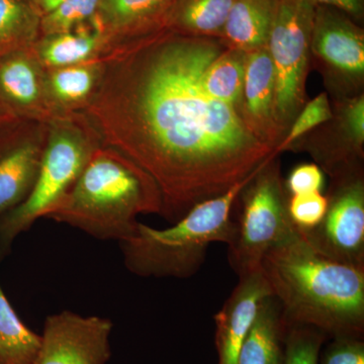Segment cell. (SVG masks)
I'll list each match as a JSON object with an SVG mask.
<instances>
[{"label": "cell", "instance_id": "obj_12", "mask_svg": "<svg viewBox=\"0 0 364 364\" xmlns=\"http://www.w3.org/2000/svg\"><path fill=\"white\" fill-rule=\"evenodd\" d=\"M174 0H100L92 28L102 38L107 54L128 44L164 30L165 20Z\"/></svg>", "mask_w": 364, "mask_h": 364}, {"label": "cell", "instance_id": "obj_16", "mask_svg": "<svg viewBox=\"0 0 364 364\" xmlns=\"http://www.w3.org/2000/svg\"><path fill=\"white\" fill-rule=\"evenodd\" d=\"M104 72V57L85 63L46 69V90L58 114L81 112L97 92Z\"/></svg>", "mask_w": 364, "mask_h": 364}, {"label": "cell", "instance_id": "obj_24", "mask_svg": "<svg viewBox=\"0 0 364 364\" xmlns=\"http://www.w3.org/2000/svg\"><path fill=\"white\" fill-rule=\"evenodd\" d=\"M100 0H65L41 21V36L71 32L95 16Z\"/></svg>", "mask_w": 364, "mask_h": 364}, {"label": "cell", "instance_id": "obj_3", "mask_svg": "<svg viewBox=\"0 0 364 364\" xmlns=\"http://www.w3.org/2000/svg\"><path fill=\"white\" fill-rule=\"evenodd\" d=\"M156 182L128 157L107 146L92 153L77 181L46 219L98 240L131 238L140 215H161Z\"/></svg>", "mask_w": 364, "mask_h": 364}, {"label": "cell", "instance_id": "obj_15", "mask_svg": "<svg viewBox=\"0 0 364 364\" xmlns=\"http://www.w3.org/2000/svg\"><path fill=\"white\" fill-rule=\"evenodd\" d=\"M48 123L28 122L20 138L0 154V217L33 191L47 141Z\"/></svg>", "mask_w": 364, "mask_h": 364}, {"label": "cell", "instance_id": "obj_2", "mask_svg": "<svg viewBox=\"0 0 364 364\" xmlns=\"http://www.w3.org/2000/svg\"><path fill=\"white\" fill-rule=\"evenodd\" d=\"M261 272L287 327L313 328L327 338H363L364 267L324 257L299 232L264 256Z\"/></svg>", "mask_w": 364, "mask_h": 364}, {"label": "cell", "instance_id": "obj_14", "mask_svg": "<svg viewBox=\"0 0 364 364\" xmlns=\"http://www.w3.org/2000/svg\"><path fill=\"white\" fill-rule=\"evenodd\" d=\"M269 296L272 293L261 269L239 277L238 284L214 317L219 364H237L258 308Z\"/></svg>", "mask_w": 364, "mask_h": 364}, {"label": "cell", "instance_id": "obj_8", "mask_svg": "<svg viewBox=\"0 0 364 364\" xmlns=\"http://www.w3.org/2000/svg\"><path fill=\"white\" fill-rule=\"evenodd\" d=\"M324 218L310 231L299 233L324 257L364 267V181L360 167L332 177Z\"/></svg>", "mask_w": 364, "mask_h": 364}, {"label": "cell", "instance_id": "obj_7", "mask_svg": "<svg viewBox=\"0 0 364 364\" xmlns=\"http://www.w3.org/2000/svg\"><path fill=\"white\" fill-rule=\"evenodd\" d=\"M316 4L279 0L267 48L274 68V114L284 136L306 102Z\"/></svg>", "mask_w": 364, "mask_h": 364}, {"label": "cell", "instance_id": "obj_19", "mask_svg": "<svg viewBox=\"0 0 364 364\" xmlns=\"http://www.w3.org/2000/svg\"><path fill=\"white\" fill-rule=\"evenodd\" d=\"M279 0H235L221 38L228 48L248 53L267 47Z\"/></svg>", "mask_w": 364, "mask_h": 364}, {"label": "cell", "instance_id": "obj_10", "mask_svg": "<svg viewBox=\"0 0 364 364\" xmlns=\"http://www.w3.org/2000/svg\"><path fill=\"white\" fill-rule=\"evenodd\" d=\"M312 52L336 77L352 85L363 82V31L348 14L331 6H316Z\"/></svg>", "mask_w": 364, "mask_h": 364}, {"label": "cell", "instance_id": "obj_28", "mask_svg": "<svg viewBox=\"0 0 364 364\" xmlns=\"http://www.w3.org/2000/svg\"><path fill=\"white\" fill-rule=\"evenodd\" d=\"M342 129L346 138V145L351 157L360 162L363 156L364 143V97L363 95L349 100L344 105L341 114Z\"/></svg>", "mask_w": 364, "mask_h": 364}, {"label": "cell", "instance_id": "obj_23", "mask_svg": "<svg viewBox=\"0 0 364 364\" xmlns=\"http://www.w3.org/2000/svg\"><path fill=\"white\" fill-rule=\"evenodd\" d=\"M41 335L23 324L0 287V364H33Z\"/></svg>", "mask_w": 364, "mask_h": 364}, {"label": "cell", "instance_id": "obj_9", "mask_svg": "<svg viewBox=\"0 0 364 364\" xmlns=\"http://www.w3.org/2000/svg\"><path fill=\"white\" fill-rule=\"evenodd\" d=\"M114 324L100 316L72 311L48 316L33 364H107Z\"/></svg>", "mask_w": 364, "mask_h": 364}, {"label": "cell", "instance_id": "obj_29", "mask_svg": "<svg viewBox=\"0 0 364 364\" xmlns=\"http://www.w3.org/2000/svg\"><path fill=\"white\" fill-rule=\"evenodd\" d=\"M318 356V364H364L363 338L336 337Z\"/></svg>", "mask_w": 364, "mask_h": 364}, {"label": "cell", "instance_id": "obj_26", "mask_svg": "<svg viewBox=\"0 0 364 364\" xmlns=\"http://www.w3.org/2000/svg\"><path fill=\"white\" fill-rule=\"evenodd\" d=\"M331 105L326 93H321L310 102L304 105L301 111L289 127L287 135L277 148V153L289 149L301 136L306 135L316 127L332 119Z\"/></svg>", "mask_w": 364, "mask_h": 364}, {"label": "cell", "instance_id": "obj_11", "mask_svg": "<svg viewBox=\"0 0 364 364\" xmlns=\"http://www.w3.org/2000/svg\"><path fill=\"white\" fill-rule=\"evenodd\" d=\"M0 107L26 122L49 123L61 116L46 90V69L33 47L0 56Z\"/></svg>", "mask_w": 364, "mask_h": 364}, {"label": "cell", "instance_id": "obj_4", "mask_svg": "<svg viewBox=\"0 0 364 364\" xmlns=\"http://www.w3.org/2000/svg\"><path fill=\"white\" fill-rule=\"evenodd\" d=\"M258 169L222 195L193 205L172 227L154 229L139 222L135 234L119 243L124 267L148 279H183L195 275L212 244L228 245L233 238L235 203Z\"/></svg>", "mask_w": 364, "mask_h": 364}, {"label": "cell", "instance_id": "obj_22", "mask_svg": "<svg viewBox=\"0 0 364 364\" xmlns=\"http://www.w3.org/2000/svg\"><path fill=\"white\" fill-rule=\"evenodd\" d=\"M246 53L234 48L224 50L207 67L203 76V85L210 97L236 107L239 112L244 77Z\"/></svg>", "mask_w": 364, "mask_h": 364}, {"label": "cell", "instance_id": "obj_21", "mask_svg": "<svg viewBox=\"0 0 364 364\" xmlns=\"http://www.w3.org/2000/svg\"><path fill=\"white\" fill-rule=\"evenodd\" d=\"M41 21L33 0H0V56L32 48L41 37Z\"/></svg>", "mask_w": 364, "mask_h": 364}, {"label": "cell", "instance_id": "obj_13", "mask_svg": "<svg viewBox=\"0 0 364 364\" xmlns=\"http://www.w3.org/2000/svg\"><path fill=\"white\" fill-rule=\"evenodd\" d=\"M275 76L267 47L246 53L239 114L256 138L277 150L284 135L274 114Z\"/></svg>", "mask_w": 364, "mask_h": 364}, {"label": "cell", "instance_id": "obj_30", "mask_svg": "<svg viewBox=\"0 0 364 364\" xmlns=\"http://www.w3.org/2000/svg\"><path fill=\"white\" fill-rule=\"evenodd\" d=\"M323 186H324L323 169L313 163H306V164L296 166L284 182V188L289 196L321 193Z\"/></svg>", "mask_w": 364, "mask_h": 364}, {"label": "cell", "instance_id": "obj_5", "mask_svg": "<svg viewBox=\"0 0 364 364\" xmlns=\"http://www.w3.org/2000/svg\"><path fill=\"white\" fill-rule=\"evenodd\" d=\"M102 145L82 112L61 114L48 123L37 181L18 207L0 217V247L47 217L68 195L95 149Z\"/></svg>", "mask_w": 364, "mask_h": 364}, {"label": "cell", "instance_id": "obj_27", "mask_svg": "<svg viewBox=\"0 0 364 364\" xmlns=\"http://www.w3.org/2000/svg\"><path fill=\"white\" fill-rule=\"evenodd\" d=\"M328 207L327 196L322 193L289 196L287 210L299 233L310 231L320 224Z\"/></svg>", "mask_w": 364, "mask_h": 364}, {"label": "cell", "instance_id": "obj_6", "mask_svg": "<svg viewBox=\"0 0 364 364\" xmlns=\"http://www.w3.org/2000/svg\"><path fill=\"white\" fill-rule=\"evenodd\" d=\"M279 155L268 159L242 189L233 215L234 234L228 244V259L238 277L261 269L270 250L299 234L287 210V196L282 178Z\"/></svg>", "mask_w": 364, "mask_h": 364}, {"label": "cell", "instance_id": "obj_25", "mask_svg": "<svg viewBox=\"0 0 364 364\" xmlns=\"http://www.w3.org/2000/svg\"><path fill=\"white\" fill-rule=\"evenodd\" d=\"M327 336L313 328L289 326L286 337L284 364H318Z\"/></svg>", "mask_w": 364, "mask_h": 364}, {"label": "cell", "instance_id": "obj_31", "mask_svg": "<svg viewBox=\"0 0 364 364\" xmlns=\"http://www.w3.org/2000/svg\"><path fill=\"white\" fill-rule=\"evenodd\" d=\"M316 6H331L348 14L350 18H359L363 14V0H311Z\"/></svg>", "mask_w": 364, "mask_h": 364}, {"label": "cell", "instance_id": "obj_20", "mask_svg": "<svg viewBox=\"0 0 364 364\" xmlns=\"http://www.w3.org/2000/svg\"><path fill=\"white\" fill-rule=\"evenodd\" d=\"M235 0H174L164 30L191 37L220 39Z\"/></svg>", "mask_w": 364, "mask_h": 364}, {"label": "cell", "instance_id": "obj_33", "mask_svg": "<svg viewBox=\"0 0 364 364\" xmlns=\"http://www.w3.org/2000/svg\"><path fill=\"white\" fill-rule=\"evenodd\" d=\"M18 122L21 121L16 119V117L11 116L9 112H7L6 109H2V107H0V129L4 128V127L6 126H9V124L18 123Z\"/></svg>", "mask_w": 364, "mask_h": 364}, {"label": "cell", "instance_id": "obj_1", "mask_svg": "<svg viewBox=\"0 0 364 364\" xmlns=\"http://www.w3.org/2000/svg\"><path fill=\"white\" fill-rule=\"evenodd\" d=\"M225 48L166 30L119 46L104 57L97 92L81 112L102 145L156 182L170 223L279 155L236 107L203 88V72Z\"/></svg>", "mask_w": 364, "mask_h": 364}, {"label": "cell", "instance_id": "obj_17", "mask_svg": "<svg viewBox=\"0 0 364 364\" xmlns=\"http://www.w3.org/2000/svg\"><path fill=\"white\" fill-rule=\"evenodd\" d=\"M287 333L279 301L267 296L258 308L237 364H284Z\"/></svg>", "mask_w": 364, "mask_h": 364}, {"label": "cell", "instance_id": "obj_18", "mask_svg": "<svg viewBox=\"0 0 364 364\" xmlns=\"http://www.w3.org/2000/svg\"><path fill=\"white\" fill-rule=\"evenodd\" d=\"M33 50L45 69L77 65L107 54L104 38L90 21L71 32L41 36Z\"/></svg>", "mask_w": 364, "mask_h": 364}, {"label": "cell", "instance_id": "obj_32", "mask_svg": "<svg viewBox=\"0 0 364 364\" xmlns=\"http://www.w3.org/2000/svg\"><path fill=\"white\" fill-rule=\"evenodd\" d=\"M38 11H40L41 16H45V14L51 13L53 9H56L59 6L62 2L65 0H33Z\"/></svg>", "mask_w": 364, "mask_h": 364}]
</instances>
